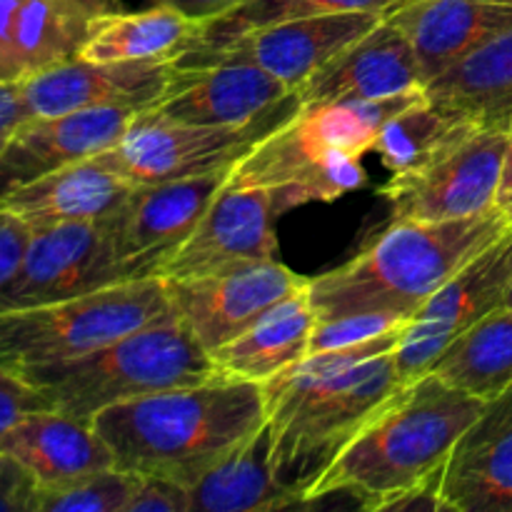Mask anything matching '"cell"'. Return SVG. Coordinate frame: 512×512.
<instances>
[{"label":"cell","mask_w":512,"mask_h":512,"mask_svg":"<svg viewBox=\"0 0 512 512\" xmlns=\"http://www.w3.org/2000/svg\"><path fill=\"white\" fill-rule=\"evenodd\" d=\"M405 328L408 323L363 343L310 353L260 383L275 478L298 505L310 503L335 458L403 390L395 353Z\"/></svg>","instance_id":"1"},{"label":"cell","mask_w":512,"mask_h":512,"mask_svg":"<svg viewBox=\"0 0 512 512\" xmlns=\"http://www.w3.org/2000/svg\"><path fill=\"white\" fill-rule=\"evenodd\" d=\"M485 400L420 375L360 430L315 485L310 503L350 495L365 510H443L438 478Z\"/></svg>","instance_id":"2"},{"label":"cell","mask_w":512,"mask_h":512,"mask_svg":"<svg viewBox=\"0 0 512 512\" xmlns=\"http://www.w3.org/2000/svg\"><path fill=\"white\" fill-rule=\"evenodd\" d=\"M265 420L263 385L215 375L208 383L110 405L90 423L115 468L190 488Z\"/></svg>","instance_id":"3"},{"label":"cell","mask_w":512,"mask_h":512,"mask_svg":"<svg viewBox=\"0 0 512 512\" xmlns=\"http://www.w3.org/2000/svg\"><path fill=\"white\" fill-rule=\"evenodd\" d=\"M423 98L425 88L380 100L300 105L228 170L225 185L270 190L278 215L298 205L333 203L368 185L360 158L373 153L393 115Z\"/></svg>","instance_id":"4"},{"label":"cell","mask_w":512,"mask_h":512,"mask_svg":"<svg viewBox=\"0 0 512 512\" xmlns=\"http://www.w3.org/2000/svg\"><path fill=\"white\" fill-rule=\"evenodd\" d=\"M510 228L498 208L440 223H390L348 263L308 278L315 318L318 323L373 313L413 318L463 265Z\"/></svg>","instance_id":"5"},{"label":"cell","mask_w":512,"mask_h":512,"mask_svg":"<svg viewBox=\"0 0 512 512\" xmlns=\"http://www.w3.org/2000/svg\"><path fill=\"white\" fill-rule=\"evenodd\" d=\"M215 375L218 370L208 350L178 315L170 313L93 353L28 370L20 378L28 380L53 410L90 423L110 405L208 383Z\"/></svg>","instance_id":"6"},{"label":"cell","mask_w":512,"mask_h":512,"mask_svg":"<svg viewBox=\"0 0 512 512\" xmlns=\"http://www.w3.org/2000/svg\"><path fill=\"white\" fill-rule=\"evenodd\" d=\"M173 313L160 275L35 308L0 310V365L23 375L80 358Z\"/></svg>","instance_id":"7"},{"label":"cell","mask_w":512,"mask_h":512,"mask_svg":"<svg viewBox=\"0 0 512 512\" xmlns=\"http://www.w3.org/2000/svg\"><path fill=\"white\" fill-rule=\"evenodd\" d=\"M298 108L300 100L293 93L245 125L173 123L153 108H145L135 113L123 138L95 155V160L135 188L220 173L233 168L255 143L273 133Z\"/></svg>","instance_id":"8"},{"label":"cell","mask_w":512,"mask_h":512,"mask_svg":"<svg viewBox=\"0 0 512 512\" xmlns=\"http://www.w3.org/2000/svg\"><path fill=\"white\" fill-rule=\"evenodd\" d=\"M508 145V130L480 125L423 168L393 175L380 188L393 223H440L498 208Z\"/></svg>","instance_id":"9"},{"label":"cell","mask_w":512,"mask_h":512,"mask_svg":"<svg viewBox=\"0 0 512 512\" xmlns=\"http://www.w3.org/2000/svg\"><path fill=\"white\" fill-rule=\"evenodd\" d=\"M133 278L138 275L115 253L110 218L40 225L0 293V310L60 303Z\"/></svg>","instance_id":"10"},{"label":"cell","mask_w":512,"mask_h":512,"mask_svg":"<svg viewBox=\"0 0 512 512\" xmlns=\"http://www.w3.org/2000/svg\"><path fill=\"white\" fill-rule=\"evenodd\" d=\"M512 283V228L505 230L478 258L458 270L405 328L395 353L400 378L413 383L428 375L440 355L473 325L503 308Z\"/></svg>","instance_id":"11"},{"label":"cell","mask_w":512,"mask_h":512,"mask_svg":"<svg viewBox=\"0 0 512 512\" xmlns=\"http://www.w3.org/2000/svg\"><path fill=\"white\" fill-rule=\"evenodd\" d=\"M305 283L308 278H300L275 258L193 278H170L165 280V290L173 313L213 353L245 333L280 300L305 288Z\"/></svg>","instance_id":"12"},{"label":"cell","mask_w":512,"mask_h":512,"mask_svg":"<svg viewBox=\"0 0 512 512\" xmlns=\"http://www.w3.org/2000/svg\"><path fill=\"white\" fill-rule=\"evenodd\" d=\"M175 80L178 68L168 60L95 63L78 55L20 83L30 118H48L90 108H153L170 93Z\"/></svg>","instance_id":"13"},{"label":"cell","mask_w":512,"mask_h":512,"mask_svg":"<svg viewBox=\"0 0 512 512\" xmlns=\"http://www.w3.org/2000/svg\"><path fill=\"white\" fill-rule=\"evenodd\" d=\"M275 215L270 190L223 183L193 233L158 265L155 275L165 280L193 278L233 265L275 260Z\"/></svg>","instance_id":"14"},{"label":"cell","mask_w":512,"mask_h":512,"mask_svg":"<svg viewBox=\"0 0 512 512\" xmlns=\"http://www.w3.org/2000/svg\"><path fill=\"white\" fill-rule=\"evenodd\" d=\"M225 178L228 170L135 188L110 218L118 258L138 278L155 275L158 265L193 233Z\"/></svg>","instance_id":"15"},{"label":"cell","mask_w":512,"mask_h":512,"mask_svg":"<svg viewBox=\"0 0 512 512\" xmlns=\"http://www.w3.org/2000/svg\"><path fill=\"white\" fill-rule=\"evenodd\" d=\"M383 18L385 13L380 10H343V13L285 20V23L240 35L200 65L218 63V60L253 63L283 80L290 90H295L315 70L323 68L348 45H353L355 40L368 35L375 25L383 23Z\"/></svg>","instance_id":"16"},{"label":"cell","mask_w":512,"mask_h":512,"mask_svg":"<svg viewBox=\"0 0 512 512\" xmlns=\"http://www.w3.org/2000/svg\"><path fill=\"white\" fill-rule=\"evenodd\" d=\"M443 510L512 512V385L485 400L438 478Z\"/></svg>","instance_id":"17"},{"label":"cell","mask_w":512,"mask_h":512,"mask_svg":"<svg viewBox=\"0 0 512 512\" xmlns=\"http://www.w3.org/2000/svg\"><path fill=\"white\" fill-rule=\"evenodd\" d=\"M135 113L133 108H90L30 118L0 153V195L113 148Z\"/></svg>","instance_id":"18"},{"label":"cell","mask_w":512,"mask_h":512,"mask_svg":"<svg viewBox=\"0 0 512 512\" xmlns=\"http://www.w3.org/2000/svg\"><path fill=\"white\" fill-rule=\"evenodd\" d=\"M425 88L413 45L398 25L383 18L368 35L335 55L295 88L300 105L330 100H380Z\"/></svg>","instance_id":"19"},{"label":"cell","mask_w":512,"mask_h":512,"mask_svg":"<svg viewBox=\"0 0 512 512\" xmlns=\"http://www.w3.org/2000/svg\"><path fill=\"white\" fill-rule=\"evenodd\" d=\"M293 93L258 65L218 60L200 68H178V80L153 110L185 125H245Z\"/></svg>","instance_id":"20"},{"label":"cell","mask_w":512,"mask_h":512,"mask_svg":"<svg viewBox=\"0 0 512 512\" xmlns=\"http://www.w3.org/2000/svg\"><path fill=\"white\" fill-rule=\"evenodd\" d=\"M385 18L410 40L428 85L485 40L512 28V5L498 0H403Z\"/></svg>","instance_id":"21"},{"label":"cell","mask_w":512,"mask_h":512,"mask_svg":"<svg viewBox=\"0 0 512 512\" xmlns=\"http://www.w3.org/2000/svg\"><path fill=\"white\" fill-rule=\"evenodd\" d=\"M0 453H8L33 473L40 488H58L83 475L115 468L105 440L93 423L60 410L43 408L25 415L0 438Z\"/></svg>","instance_id":"22"},{"label":"cell","mask_w":512,"mask_h":512,"mask_svg":"<svg viewBox=\"0 0 512 512\" xmlns=\"http://www.w3.org/2000/svg\"><path fill=\"white\" fill-rule=\"evenodd\" d=\"M133 190L135 185L128 180L110 173L95 158H88L0 195V205L18 213L33 228H40L113 218L128 203Z\"/></svg>","instance_id":"23"},{"label":"cell","mask_w":512,"mask_h":512,"mask_svg":"<svg viewBox=\"0 0 512 512\" xmlns=\"http://www.w3.org/2000/svg\"><path fill=\"white\" fill-rule=\"evenodd\" d=\"M315 325L318 318L310 305L308 283H305V288L273 305L245 333L225 343L223 348L213 350L210 358L218 375L268 383L270 378L293 368L310 353Z\"/></svg>","instance_id":"24"},{"label":"cell","mask_w":512,"mask_h":512,"mask_svg":"<svg viewBox=\"0 0 512 512\" xmlns=\"http://www.w3.org/2000/svg\"><path fill=\"white\" fill-rule=\"evenodd\" d=\"M188 495L190 512H268L298 505L275 478L268 420L198 483L190 485Z\"/></svg>","instance_id":"25"},{"label":"cell","mask_w":512,"mask_h":512,"mask_svg":"<svg viewBox=\"0 0 512 512\" xmlns=\"http://www.w3.org/2000/svg\"><path fill=\"white\" fill-rule=\"evenodd\" d=\"M425 95L478 125L512 130V28L493 35L443 75L425 85Z\"/></svg>","instance_id":"26"},{"label":"cell","mask_w":512,"mask_h":512,"mask_svg":"<svg viewBox=\"0 0 512 512\" xmlns=\"http://www.w3.org/2000/svg\"><path fill=\"white\" fill-rule=\"evenodd\" d=\"M200 25L203 23L168 5H153L140 13L110 10L93 23L80 58L95 63H118V60L175 63L198 38Z\"/></svg>","instance_id":"27"},{"label":"cell","mask_w":512,"mask_h":512,"mask_svg":"<svg viewBox=\"0 0 512 512\" xmlns=\"http://www.w3.org/2000/svg\"><path fill=\"white\" fill-rule=\"evenodd\" d=\"M110 10L113 0H20L15 18L20 80L78 58L93 23Z\"/></svg>","instance_id":"28"},{"label":"cell","mask_w":512,"mask_h":512,"mask_svg":"<svg viewBox=\"0 0 512 512\" xmlns=\"http://www.w3.org/2000/svg\"><path fill=\"white\" fill-rule=\"evenodd\" d=\"M430 373L480 400L512 385V308H500L460 335Z\"/></svg>","instance_id":"29"},{"label":"cell","mask_w":512,"mask_h":512,"mask_svg":"<svg viewBox=\"0 0 512 512\" xmlns=\"http://www.w3.org/2000/svg\"><path fill=\"white\" fill-rule=\"evenodd\" d=\"M478 128L475 120L443 108L425 95L383 125L373 153L380 155L393 175L413 173Z\"/></svg>","instance_id":"30"},{"label":"cell","mask_w":512,"mask_h":512,"mask_svg":"<svg viewBox=\"0 0 512 512\" xmlns=\"http://www.w3.org/2000/svg\"><path fill=\"white\" fill-rule=\"evenodd\" d=\"M403 0H240L228 13L200 25L198 38L175 60V68H195L210 55L218 53L228 43L250 30L268 28L285 20L310 18L323 13H343V10H380L388 13Z\"/></svg>","instance_id":"31"},{"label":"cell","mask_w":512,"mask_h":512,"mask_svg":"<svg viewBox=\"0 0 512 512\" xmlns=\"http://www.w3.org/2000/svg\"><path fill=\"white\" fill-rule=\"evenodd\" d=\"M143 475L105 468L58 488H40L38 512H128Z\"/></svg>","instance_id":"32"},{"label":"cell","mask_w":512,"mask_h":512,"mask_svg":"<svg viewBox=\"0 0 512 512\" xmlns=\"http://www.w3.org/2000/svg\"><path fill=\"white\" fill-rule=\"evenodd\" d=\"M410 323V318L395 313H373V315H353V318L325 320L318 323L310 338V353H323V350L345 348V345L363 343V340L375 338V335L393 330L398 325ZM308 353V355H310Z\"/></svg>","instance_id":"33"},{"label":"cell","mask_w":512,"mask_h":512,"mask_svg":"<svg viewBox=\"0 0 512 512\" xmlns=\"http://www.w3.org/2000/svg\"><path fill=\"white\" fill-rule=\"evenodd\" d=\"M43 408H50L43 395L18 373L0 365V438L25 415Z\"/></svg>","instance_id":"34"},{"label":"cell","mask_w":512,"mask_h":512,"mask_svg":"<svg viewBox=\"0 0 512 512\" xmlns=\"http://www.w3.org/2000/svg\"><path fill=\"white\" fill-rule=\"evenodd\" d=\"M40 485L13 455L0 453V512H38Z\"/></svg>","instance_id":"35"},{"label":"cell","mask_w":512,"mask_h":512,"mask_svg":"<svg viewBox=\"0 0 512 512\" xmlns=\"http://www.w3.org/2000/svg\"><path fill=\"white\" fill-rule=\"evenodd\" d=\"M128 512H190L188 488L175 480L143 475Z\"/></svg>","instance_id":"36"},{"label":"cell","mask_w":512,"mask_h":512,"mask_svg":"<svg viewBox=\"0 0 512 512\" xmlns=\"http://www.w3.org/2000/svg\"><path fill=\"white\" fill-rule=\"evenodd\" d=\"M30 235H33V225L0 205V293L23 263Z\"/></svg>","instance_id":"37"},{"label":"cell","mask_w":512,"mask_h":512,"mask_svg":"<svg viewBox=\"0 0 512 512\" xmlns=\"http://www.w3.org/2000/svg\"><path fill=\"white\" fill-rule=\"evenodd\" d=\"M30 120L28 103L20 80H0V153L13 135Z\"/></svg>","instance_id":"38"},{"label":"cell","mask_w":512,"mask_h":512,"mask_svg":"<svg viewBox=\"0 0 512 512\" xmlns=\"http://www.w3.org/2000/svg\"><path fill=\"white\" fill-rule=\"evenodd\" d=\"M20 0H0V80H20L15 58V18Z\"/></svg>","instance_id":"39"},{"label":"cell","mask_w":512,"mask_h":512,"mask_svg":"<svg viewBox=\"0 0 512 512\" xmlns=\"http://www.w3.org/2000/svg\"><path fill=\"white\" fill-rule=\"evenodd\" d=\"M238 3L240 0H153V5H168V8L198 20V23L218 18V15L228 13Z\"/></svg>","instance_id":"40"},{"label":"cell","mask_w":512,"mask_h":512,"mask_svg":"<svg viewBox=\"0 0 512 512\" xmlns=\"http://www.w3.org/2000/svg\"><path fill=\"white\" fill-rule=\"evenodd\" d=\"M498 210L508 218L512 225V130H510V145L508 155H505V168H503V180H500L498 190Z\"/></svg>","instance_id":"41"},{"label":"cell","mask_w":512,"mask_h":512,"mask_svg":"<svg viewBox=\"0 0 512 512\" xmlns=\"http://www.w3.org/2000/svg\"><path fill=\"white\" fill-rule=\"evenodd\" d=\"M503 308H512V283H510V288H508V295H505Z\"/></svg>","instance_id":"42"}]
</instances>
